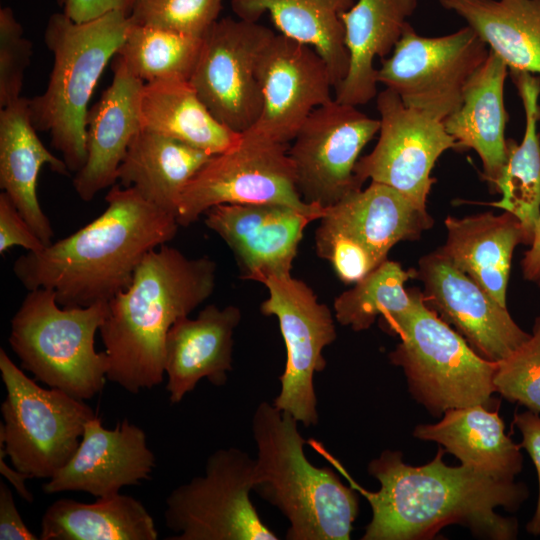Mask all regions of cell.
I'll use <instances>...</instances> for the list:
<instances>
[{
    "label": "cell",
    "mask_w": 540,
    "mask_h": 540,
    "mask_svg": "<svg viewBox=\"0 0 540 540\" xmlns=\"http://www.w3.org/2000/svg\"><path fill=\"white\" fill-rule=\"evenodd\" d=\"M444 452L439 447L430 462L412 466L403 461L400 451L384 450L367 467L380 483L377 491L350 481L372 509L362 540L432 539L450 524L463 525L481 538L517 537V520L499 515L496 509L516 511L528 498V488L463 464L448 466Z\"/></svg>",
    "instance_id": "cell-1"
},
{
    "label": "cell",
    "mask_w": 540,
    "mask_h": 540,
    "mask_svg": "<svg viewBox=\"0 0 540 540\" xmlns=\"http://www.w3.org/2000/svg\"><path fill=\"white\" fill-rule=\"evenodd\" d=\"M105 201L84 227L15 260L13 272L28 291L49 289L62 307L109 302L129 287L147 253L177 233L176 217L132 187L114 184Z\"/></svg>",
    "instance_id": "cell-2"
},
{
    "label": "cell",
    "mask_w": 540,
    "mask_h": 540,
    "mask_svg": "<svg viewBox=\"0 0 540 540\" xmlns=\"http://www.w3.org/2000/svg\"><path fill=\"white\" fill-rule=\"evenodd\" d=\"M215 284L216 263L208 257L190 259L167 244L147 253L129 287L108 302L99 329L107 380L132 394L161 384L168 331L207 300Z\"/></svg>",
    "instance_id": "cell-3"
},
{
    "label": "cell",
    "mask_w": 540,
    "mask_h": 540,
    "mask_svg": "<svg viewBox=\"0 0 540 540\" xmlns=\"http://www.w3.org/2000/svg\"><path fill=\"white\" fill-rule=\"evenodd\" d=\"M298 424L267 401L257 406L253 491L286 517L287 540H349L359 513L356 489L307 459Z\"/></svg>",
    "instance_id": "cell-4"
},
{
    "label": "cell",
    "mask_w": 540,
    "mask_h": 540,
    "mask_svg": "<svg viewBox=\"0 0 540 540\" xmlns=\"http://www.w3.org/2000/svg\"><path fill=\"white\" fill-rule=\"evenodd\" d=\"M132 23L130 15L120 11L86 22H75L62 12L48 19L44 42L53 66L45 91L28 99V108L33 126L49 134L70 173L85 164L88 103Z\"/></svg>",
    "instance_id": "cell-5"
},
{
    "label": "cell",
    "mask_w": 540,
    "mask_h": 540,
    "mask_svg": "<svg viewBox=\"0 0 540 540\" xmlns=\"http://www.w3.org/2000/svg\"><path fill=\"white\" fill-rule=\"evenodd\" d=\"M107 314L108 302L62 307L53 291L38 288L28 292L12 317L8 341L35 380L89 400L107 380V354L95 349V334Z\"/></svg>",
    "instance_id": "cell-6"
},
{
    "label": "cell",
    "mask_w": 540,
    "mask_h": 540,
    "mask_svg": "<svg viewBox=\"0 0 540 540\" xmlns=\"http://www.w3.org/2000/svg\"><path fill=\"white\" fill-rule=\"evenodd\" d=\"M0 372L6 389L0 445L18 471L50 479L72 458L96 414L83 400L37 384L2 348Z\"/></svg>",
    "instance_id": "cell-7"
},
{
    "label": "cell",
    "mask_w": 540,
    "mask_h": 540,
    "mask_svg": "<svg viewBox=\"0 0 540 540\" xmlns=\"http://www.w3.org/2000/svg\"><path fill=\"white\" fill-rule=\"evenodd\" d=\"M400 343L389 353L403 369L408 389L434 416L473 405H494L496 362L480 356L425 300Z\"/></svg>",
    "instance_id": "cell-8"
},
{
    "label": "cell",
    "mask_w": 540,
    "mask_h": 540,
    "mask_svg": "<svg viewBox=\"0 0 540 540\" xmlns=\"http://www.w3.org/2000/svg\"><path fill=\"white\" fill-rule=\"evenodd\" d=\"M279 204L319 220L326 208L301 198L287 144L252 131L230 149L213 155L186 186L177 214L179 226L196 222L221 204Z\"/></svg>",
    "instance_id": "cell-9"
},
{
    "label": "cell",
    "mask_w": 540,
    "mask_h": 540,
    "mask_svg": "<svg viewBox=\"0 0 540 540\" xmlns=\"http://www.w3.org/2000/svg\"><path fill=\"white\" fill-rule=\"evenodd\" d=\"M254 459L236 447L220 448L205 473L174 488L165 500L167 540H278L250 499Z\"/></svg>",
    "instance_id": "cell-10"
},
{
    "label": "cell",
    "mask_w": 540,
    "mask_h": 540,
    "mask_svg": "<svg viewBox=\"0 0 540 540\" xmlns=\"http://www.w3.org/2000/svg\"><path fill=\"white\" fill-rule=\"evenodd\" d=\"M489 54L487 44L468 25L439 37L419 35L409 25L376 80L412 108L445 120L462 102L463 90Z\"/></svg>",
    "instance_id": "cell-11"
},
{
    "label": "cell",
    "mask_w": 540,
    "mask_h": 540,
    "mask_svg": "<svg viewBox=\"0 0 540 540\" xmlns=\"http://www.w3.org/2000/svg\"><path fill=\"white\" fill-rule=\"evenodd\" d=\"M262 284L269 296L260 311L277 317L287 355L279 377L281 390L273 405L305 427L316 426L319 414L313 377L326 368L323 349L337 336L332 312L291 273L268 276Z\"/></svg>",
    "instance_id": "cell-12"
},
{
    "label": "cell",
    "mask_w": 540,
    "mask_h": 540,
    "mask_svg": "<svg viewBox=\"0 0 540 540\" xmlns=\"http://www.w3.org/2000/svg\"><path fill=\"white\" fill-rule=\"evenodd\" d=\"M274 35L258 22L225 17L202 37L189 82L212 115L236 133L249 130L261 114L258 66Z\"/></svg>",
    "instance_id": "cell-13"
},
{
    "label": "cell",
    "mask_w": 540,
    "mask_h": 540,
    "mask_svg": "<svg viewBox=\"0 0 540 540\" xmlns=\"http://www.w3.org/2000/svg\"><path fill=\"white\" fill-rule=\"evenodd\" d=\"M379 129V119L335 99L313 110L288 148L303 201L328 208L361 189L354 169Z\"/></svg>",
    "instance_id": "cell-14"
},
{
    "label": "cell",
    "mask_w": 540,
    "mask_h": 540,
    "mask_svg": "<svg viewBox=\"0 0 540 540\" xmlns=\"http://www.w3.org/2000/svg\"><path fill=\"white\" fill-rule=\"evenodd\" d=\"M380 115L379 137L374 149L359 158L354 173L364 181L386 184L422 209L435 179L431 171L437 159L457 149L444 121L433 114L406 106L392 90L377 94Z\"/></svg>",
    "instance_id": "cell-15"
},
{
    "label": "cell",
    "mask_w": 540,
    "mask_h": 540,
    "mask_svg": "<svg viewBox=\"0 0 540 540\" xmlns=\"http://www.w3.org/2000/svg\"><path fill=\"white\" fill-rule=\"evenodd\" d=\"M258 77L263 106L249 131L278 143L292 141L310 113L334 99L332 75L320 54L280 33L265 47Z\"/></svg>",
    "instance_id": "cell-16"
},
{
    "label": "cell",
    "mask_w": 540,
    "mask_h": 540,
    "mask_svg": "<svg viewBox=\"0 0 540 540\" xmlns=\"http://www.w3.org/2000/svg\"><path fill=\"white\" fill-rule=\"evenodd\" d=\"M416 278L424 284L426 305L454 325L483 358L499 362L531 336L516 324L506 306L455 267L440 249L420 259Z\"/></svg>",
    "instance_id": "cell-17"
},
{
    "label": "cell",
    "mask_w": 540,
    "mask_h": 540,
    "mask_svg": "<svg viewBox=\"0 0 540 540\" xmlns=\"http://www.w3.org/2000/svg\"><path fill=\"white\" fill-rule=\"evenodd\" d=\"M206 226L234 254L241 277L262 283L291 273L304 229L316 217L279 204H221L205 212Z\"/></svg>",
    "instance_id": "cell-18"
},
{
    "label": "cell",
    "mask_w": 540,
    "mask_h": 540,
    "mask_svg": "<svg viewBox=\"0 0 540 540\" xmlns=\"http://www.w3.org/2000/svg\"><path fill=\"white\" fill-rule=\"evenodd\" d=\"M156 457L145 431L128 419L106 429L95 415L88 420L72 458L45 484L46 494L82 491L96 498L151 479Z\"/></svg>",
    "instance_id": "cell-19"
},
{
    "label": "cell",
    "mask_w": 540,
    "mask_h": 540,
    "mask_svg": "<svg viewBox=\"0 0 540 540\" xmlns=\"http://www.w3.org/2000/svg\"><path fill=\"white\" fill-rule=\"evenodd\" d=\"M112 70L110 86L87 114L86 161L73 179L74 189L83 201H91L115 184L128 147L142 130L140 97L145 83L116 58Z\"/></svg>",
    "instance_id": "cell-20"
},
{
    "label": "cell",
    "mask_w": 540,
    "mask_h": 540,
    "mask_svg": "<svg viewBox=\"0 0 540 540\" xmlns=\"http://www.w3.org/2000/svg\"><path fill=\"white\" fill-rule=\"evenodd\" d=\"M241 321L238 307L203 308L198 316L179 318L165 341L166 390L172 404L179 403L206 378L215 386L226 384L232 370L233 334Z\"/></svg>",
    "instance_id": "cell-21"
},
{
    "label": "cell",
    "mask_w": 540,
    "mask_h": 540,
    "mask_svg": "<svg viewBox=\"0 0 540 540\" xmlns=\"http://www.w3.org/2000/svg\"><path fill=\"white\" fill-rule=\"evenodd\" d=\"M417 6L418 0H358L341 15L349 68L334 89L337 102L359 106L377 96L374 60L392 52Z\"/></svg>",
    "instance_id": "cell-22"
},
{
    "label": "cell",
    "mask_w": 540,
    "mask_h": 540,
    "mask_svg": "<svg viewBox=\"0 0 540 540\" xmlns=\"http://www.w3.org/2000/svg\"><path fill=\"white\" fill-rule=\"evenodd\" d=\"M44 165L57 174L70 175L64 160L41 142L31 121L28 99L20 97L0 109V187L48 246L54 232L37 196L38 175Z\"/></svg>",
    "instance_id": "cell-23"
},
{
    "label": "cell",
    "mask_w": 540,
    "mask_h": 540,
    "mask_svg": "<svg viewBox=\"0 0 540 540\" xmlns=\"http://www.w3.org/2000/svg\"><path fill=\"white\" fill-rule=\"evenodd\" d=\"M319 220L369 249L381 262L396 243L416 240L433 225L426 209L374 181L326 208Z\"/></svg>",
    "instance_id": "cell-24"
},
{
    "label": "cell",
    "mask_w": 540,
    "mask_h": 540,
    "mask_svg": "<svg viewBox=\"0 0 540 540\" xmlns=\"http://www.w3.org/2000/svg\"><path fill=\"white\" fill-rule=\"evenodd\" d=\"M507 65L489 49L483 64L467 82L459 108L445 120L458 150L472 149L483 164V177L493 187L507 161L504 104Z\"/></svg>",
    "instance_id": "cell-25"
},
{
    "label": "cell",
    "mask_w": 540,
    "mask_h": 540,
    "mask_svg": "<svg viewBox=\"0 0 540 540\" xmlns=\"http://www.w3.org/2000/svg\"><path fill=\"white\" fill-rule=\"evenodd\" d=\"M447 239L439 248L459 270L506 306L511 261L518 244L528 245L521 222L513 214L491 212L445 220Z\"/></svg>",
    "instance_id": "cell-26"
},
{
    "label": "cell",
    "mask_w": 540,
    "mask_h": 540,
    "mask_svg": "<svg viewBox=\"0 0 540 540\" xmlns=\"http://www.w3.org/2000/svg\"><path fill=\"white\" fill-rule=\"evenodd\" d=\"M413 435L434 441L472 467L500 480H514L522 470L520 445L505 433L498 410L483 405L449 409L435 424H420Z\"/></svg>",
    "instance_id": "cell-27"
},
{
    "label": "cell",
    "mask_w": 540,
    "mask_h": 540,
    "mask_svg": "<svg viewBox=\"0 0 540 540\" xmlns=\"http://www.w3.org/2000/svg\"><path fill=\"white\" fill-rule=\"evenodd\" d=\"M213 155L177 140L141 130L130 143L117 180L145 200L173 215L196 173Z\"/></svg>",
    "instance_id": "cell-28"
},
{
    "label": "cell",
    "mask_w": 540,
    "mask_h": 540,
    "mask_svg": "<svg viewBox=\"0 0 540 540\" xmlns=\"http://www.w3.org/2000/svg\"><path fill=\"white\" fill-rule=\"evenodd\" d=\"M354 3V0H230L237 18L258 22L268 13L280 34L314 48L329 67L334 89L349 68L341 15Z\"/></svg>",
    "instance_id": "cell-29"
},
{
    "label": "cell",
    "mask_w": 540,
    "mask_h": 540,
    "mask_svg": "<svg viewBox=\"0 0 540 540\" xmlns=\"http://www.w3.org/2000/svg\"><path fill=\"white\" fill-rule=\"evenodd\" d=\"M525 112L521 143L507 139V161L493 187L501 199L489 205L513 214L521 222L528 245L540 216V77L510 70Z\"/></svg>",
    "instance_id": "cell-30"
},
{
    "label": "cell",
    "mask_w": 540,
    "mask_h": 540,
    "mask_svg": "<svg viewBox=\"0 0 540 540\" xmlns=\"http://www.w3.org/2000/svg\"><path fill=\"white\" fill-rule=\"evenodd\" d=\"M140 121L143 130L211 155L230 149L241 137L212 115L188 80L144 84Z\"/></svg>",
    "instance_id": "cell-31"
},
{
    "label": "cell",
    "mask_w": 540,
    "mask_h": 540,
    "mask_svg": "<svg viewBox=\"0 0 540 540\" xmlns=\"http://www.w3.org/2000/svg\"><path fill=\"white\" fill-rule=\"evenodd\" d=\"M509 70L540 74V0H440Z\"/></svg>",
    "instance_id": "cell-32"
},
{
    "label": "cell",
    "mask_w": 540,
    "mask_h": 540,
    "mask_svg": "<svg viewBox=\"0 0 540 540\" xmlns=\"http://www.w3.org/2000/svg\"><path fill=\"white\" fill-rule=\"evenodd\" d=\"M154 519L136 498L115 494L83 503L61 498L41 520V540H156Z\"/></svg>",
    "instance_id": "cell-33"
},
{
    "label": "cell",
    "mask_w": 540,
    "mask_h": 540,
    "mask_svg": "<svg viewBox=\"0 0 540 540\" xmlns=\"http://www.w3.org/2000/svg\"><path fill=\"white\" fill-rule=\"evenodd\" d=\"M416 275L414 269L406 271L399 263L385 260L353 288L335 298L336 320L354 331H362L378 318L383 331L400 338L424 301L419 289L404 287Z\"/></svg>",
    "instance_id": "cell-34"
},
{
    "label": "cell",
    "mask_w": 540,
    "mask_h": 540,
    "mask_svg": "<svg viewBox=\"0 0 540 540\" xmlns=\"http://www.w3.org/2000/svg\"><path fill=\"white\" fill-rule=\"evenodd\" d=\"M201 43L202 38L132 23L114 58L145 84L189 81Z\"/></svg>",
    "instance_id": "cell-35"
},
{
    "label": "cell",
    "mask_w": 540,
    "mask_h": 540,
    "mask_svg": "<svg viewBox=\"0 0 540 540\" xmlns=\"http://www.w3.org/2000/svg\"><path fill=\"white\" fill-rule=\"evenodd\" d=\"M222 8L223 0H137L130 18L134 24L202 38Z\"/></svg>",
    "instance_id": "cell-36"
},
{
    "label": "cell",
    "mask_w": 540,
    "mask_h": 540,
    "mask_svg": "<svg viewBox=\"0 0 540 540\" xmlns=\"http://www.w3.org/2000/svg\"><path fill=\"white\" fill-rule=\"evenodd\" d=\"M493 383L506 400L540 414V315L529 339L496 362Z\"/></svg>",
    "instance_id": "cell-37"
},
{
    "label": "cell",
    "mask_w": 540,
    "mask_h": 540,
    "mask_svg": "<svg viewBox=\"0 0 540 540\" xmlns=\"http://www.w3.org/2000/svg\"><path fill=\"white\" fill-rule=\"evenodd\" d=\"M32 43L10 7L0 9V108L21 97Z\"/></svg>",
    "instance_id": "cell-38"
},
{
    "label": "cell",
    "mask_w": 540,
    "mask_h": 540,
    "mask_svg": "<svg viewBox=\"0 0 540 540\" xmlns=\"http://www.w3.org/2000/svg\"><path fill=\"white\" fill-rule=\"evenodd\" d=\"M315 249L347 284L360 281L383 263L369 249L321 220L315 232Z\"/></svg>",
    "instance_id": "cell-39"
},
{
    "label": "cell",
    "mask_w": 540,
    "mask_h": 540,
    "mask_svg": "<svg viewBox=\"0 0 540 540\" xmlns=\"http://www.w3.org/2000/svg\"><path fill=\"white\" fill-rule=\"evenodd\" d=\"M21 246L27 251L42 250L45 245L21 215L11 198L0 194V253Z\"/></svg>",
    "instance_id": "cell-40"
},
{
    "label": "cell",
    "mask_w": 540,
    "mask_h": 540,
    "mask_svg": "<svg viewBox=\"0 0 540 540\" xmlns=\"http://www.w3.org/2000/svg\"><path fill=\"white\" fill-rule=\"evenodd\" d=\"M513 424L522 434L521 448H524L537 471L539 494L533 517L526 525V530L534 535H540V415L531 410L515 413Z\"/></svg>",
    "instance_id": "cell-41"
},
{
    "label": "cell",
    "mask_w": 540,
    "mask_h": 540,
    "mask_svg": "<svg viewBox=\"0 0 540 540\" xmlns=\"http://www.w3.org/2000/svg\"><path fill=\"white\" fill-rule=\"evenodd\" d=\"M137 0H57L61 12L75 22H86L110 12L130 15Z\"/></svg>",
    "instance_id": "cell-42"
},
{
    "label": "cell",
    "mask_w": 540,
    "mask_h": 540,
    "mask_svg": "<svg viewBox=\"0 0 540 540\" xmlns=\"http://www.w3.org/2000/svg\"><path fill=\"white\" fill-rule=\"evenodd\" d=\"M24 523L11 489L0 481V540H37Z\"/></svg>",
    "instance_id": "cell-43"
},
{
    "label": "cell",
    "mask_w": 540,
    "mask_h": 540,
    "mask_svg": "<svg viewBox=\"0 0 540 540\" xmlns=\"http://www.w3.org/2000/svg\"><path fill=\"white\" fill-rule=\"evenodd\" d=\"M522 271L526 280L540 285V216L534 228L530 249L525 252L522 260Z\"/></svg>",
    "instance_id": "cell-44"
},
{
    "label": "cell",
    "mask_w": 540,
    "mask_h": 540,
    "mask_svg": "<svg viewBox=\"0 0 540 540\" xmlns=\"http://www.w3.org/2000/svg\"><path fill=\"white\" fill-rule=\"evenodd\" d=\"M5 450L0 445V473L10 482L17 494L28 503H33L34 496L26 487L25 481L30 479L26 474L18 471L13 466H9L5 461Z\"/></svg>",
    "instance_id": "cell-45"
}]
</instances>
